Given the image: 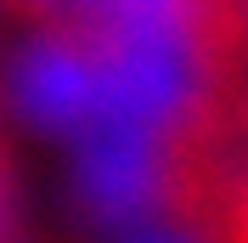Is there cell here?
Wrapping results in <instances>:
<instances>
[{
	"instance_id": "cell-1",
	"label": "cell",
	"mask_w": 248,
	"mask_h": 243,
	"mask_svg": "<svg viewBox=\"0 0 248 243\" xmlns=\"http://www.w3.org/2000/svg\"><path fill=\"white\" fill-rule=\"evenodd\" d=\"M6 102L40 136H79L108 113V79L102 46L91 29L74 23H40L17 46L6 74Z\"/></svg>"
},
{
	"instance_id": "cell-2",
	"label": "cell",
	"mask_w": 248,
	"mask_h": 243,
	"mask_svg": "<svg viewBox=\"0 0 248 243\" xmlns=\"http://www.w3.org/2000/svg\"><path fill=\"white\" fill-rule=\"evenodd\" d=\"M130 0H0V12H12V23L40 29V23H74V29H96L102 17H113Z\"/></svg>"
},
{
	"instance_id": "cell-3",
	"label": "cell",
	"mask_w": 248,
	"mask_h": 243,
	"mask_svg": "<svg viewBox=\"0 0 248 243\" xmlns=\"http://www.w3.org/2000/svg\"><path fill=\"white\" fill-rule=\"evenodd\" d=\"M0 215H6V164H0Z\"/></svg>"
}]
</instances>
